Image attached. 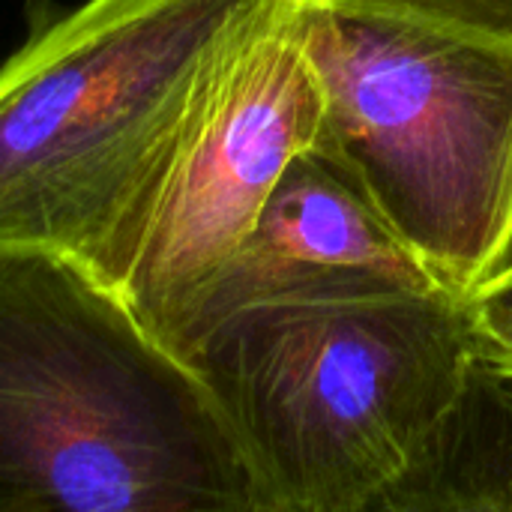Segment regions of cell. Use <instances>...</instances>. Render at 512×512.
Listing matches in <instances>:
<instances>
[{"label": "cell", "instance_id": "1", "mask_svg": "<svg viewBox=\"0 0 512 512\" xmlns=\"http://www.w3.org/2000/svg\"><path fill=\"white\" fill-rule=\"evenodd\" d=\"M0 501L54 512H276L192 369L126 300L0 246Z\"/></svg>", "mask_w": 512, "mask_h": 512}, {"label": "cell", "instance_id": "2", "mask_svg": "<svg viewBox=\"0 0 512 512\" xmlns=\"http://www.w3.org/2000/svg\"><path fill=\"white\" fill-rule=\"evenodd\" d=\"M261 0H30L0 60V246L120 294L195 96Z\"/></svg>", "mask_w": 512, "mask_h": 512}, {"label": "cell", "instance_id": "3", "mask_svg": "<svg viewBox=\"0 0 512 512\" xmlns=\"http://www.w3.org/2000/svg\"><path fill=\"white\" fill-rule=\"evenodd\" d=\"M309 153L465 300L512 258V36L378 0H303Z\"/></svg>", "mask_w": 512, "mask_h": 512}, {"label": "cell", "instance_id": "4", "mask_svg": "<svg viewBox=\"0 0 512 512\" xmlns=\"http://www.w3.org/2000/svg\"><path fill=\"white\" fill-rule=\"evenodd\" d=\"M276 512H348L396 480L477 366L462 300L435 291L237 312L180 357Z\"/></svg>", "mask_w": 512, "mask_h": 512}, {"label": "cell", "instance_id": "5", "mask_svg": "<svg viewBox=\"0 0 512 512\" xmlns=\"http://www.w3.org/2000/svg\"><path fill=\"white\" fill-rule=\"evenodd\" d=\"M321 93L303 0H261L222 42L150 204L120 297L174 354L285 168L312 147Z\"/></svg>", "mask_w": 512, "mask_h": 512}, {"label": "cell", "instance_id": "6", "mask_svg": "<svg viewBox=\"0 0 512 512\" xmlns=\"http://www.w3.org/2000/svg\"><path fill=\"white\" fill-rule=\"evenodd\" d=\"M435 291V279L387 222L306 150L285 168L252 231L198 300L174 357L246 309Z\"/></svg>", "mask_w": 512, "mask_h": 512}, {"label": "cell", "instance_id": "7", "mask_svg": "<svg viewBox=\"0 0 512 512\" xmlns=\"http://www.w3.org/2000/svg\"><path fill=\"white\" fill-rule=\"evenodd\" d=\"M348 512H512V381L474 366L420 456Z\"/></svg>", "mask_w": 512, "mask_h": 512}, {"label": "cell", "instance_id": "8", "mask_svg": "<svg viewBox=\"0 0 512 512\" xmlns=\"http://www.w3.org/2000/svg\"><path fill=\"white\" fill-rule=\"evenodd\" d=\"M477 363L512 381V258L465 300Z\"/></svg>", "mask_w": 512, "mask_h": 512}, {"label": "cell", "instance_id": "9", "mask_svg": "<svg viewBox=\"0 0 512 512\" xmlns=\"http://www.w3.org/2000/svg\"><path fill=\"white\" fill-rule=\"evenodd\" d=\"M438 21L512 36V0H378Z\"/></svg>", "mask_w": 512, "mask_h": 512}, {"label": "cell", "instance_id": "10", "mask_svg": "<svg viewBox=\"0 0 512 512\" xmlns=\"http://www.w3.org/2000/svg\"><path fill=\"white\" fill-rule=\"evenodd\" d=\"M0 512H54L42 504H27V501H0Z\"/></svg>", "mask_w": 512, "mask_h": 512}]
</instances>
